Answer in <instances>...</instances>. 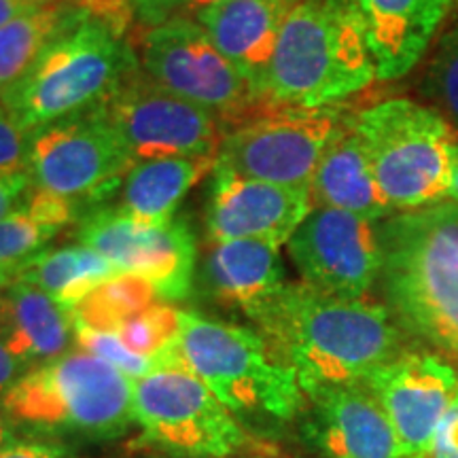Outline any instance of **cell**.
I'll return each mask as SVG.
<instances>
[{
	"instance_id": "cell-31",
	"label": "cell",
	"mask_w": 458,
	"mask_h": 458,
	"mask_svg": "<svg viewBox=\"0 0 458 458\" xmlns=\"http://www.w3.org/2000/svg\"><path fill=\"white\" fill-rule=\"evenodd\" d=\"M32 131L21 128L15 114L0 100V176L28 172Z\"/></svg>"
},
{
	"instance_id": "cell-12",
	"label": "cell",
	"mask_w": 458,
	"mask_h": 458,
	"mask_svg": "<svg viewBox=\"0 0 458 458\" xmlns=\"http://www.w3.org/2000/svg\"><path fill=\"white\" fill-rule=\"evenodd\" d=\"M72 236L114 266L151 283L157 300H187L198 270V240L185 219L162 225L128 216L117 206L89 210L74 225Z\"/></svg>"
},
{
	"instance_id": "cell-29",
	"label": "cell",
	"mask_w": 458,
	"mask_h": 458,
	"mask_svg": "<svg viewBox=\"0 0 458 458\" xmlns=\"http://www.w3.org/2000/svg\"><path fill=\"white\" fill-rule=\"evenodd\" d=\"M427 94L458 123V20L439 34L437 45L428 62Z\"/></svg>"
},
{
	"instance_id": "cell-8",
	"label": "cell",
	"mask_w": 458,
	"mask_h": 458,
	"mask_svg": "<svg viewBox=\"0 0 458 458\" xmlns=\"http://www.w3.org/2000/svg\"><path fill=\"white\" fill-rule=\"evenodd\" d=\"M139 64L164 89L208 108L229 125L270 105L233 68L196 17L176 15L157 26H139L130 34Z\"/></svg>"
},
{
	"instance_id": "cell-2",
	"label": "cell",
	"mask_w": 458,
	"mask_h": 458,
	"mask_svg": "<svg viewBox=\"0 0 458 458\" xmlns=\"http://www.w3.org/2000/svg\"><path fill=\"white\" fill-rule=\"evenodd\" d=\"M377 233L393 312L411 334L458 357V204L391 215Z\"/></svg>"
},
{
	"instance_id": "cell-38",
	"label": "cell",
	"mask_w": 458,
	"mask_h": 458,
	"mask_svg": "<svg viewBox=\"0 0 458 458\" xmlns=\"http://www.w3.org/2000/svg\"><path fill=\"white\" fill-rule=\"evenodd\" d=\"M216 3H223V0H182L181 15L193 17L198 13V11H202L206 7H210V4H216Z\"/></svg>"
},
{
	"instance_id": "cell-30",
	"label": "cell",
	"mask_w": 458,
	"mask_h": 458,
	"mask_svg": "<svg viewBox=\"0 0 458 458\" xmlns=\"http://www.w3.org/2000/svg\"><path fill=\"white\" fill-rule=\"evenodd\" d=\"M72 327H74V344H77L79 351H85L94 357L106 360L108 365L117 368L123 376H128L130 380H139V377L151 374V371L159 369L157 363L148 357H140V354L131 352L128 346L122 342L114 331H102L89 325L81 323L72 317Z\"/></svg>"
},
{
	"instance_id": "cell-37",
	"label": "cell",
	"mask_w": 458,
	"mask_h": 458,
	"mask_svg": "<svg viewBox=\"0 0 458 458\" xmlns=\"http://www.w3.org/2000/svg\"><path fill=\"white\" fill-rule=\"evenodd\" d=\"M15 433L17 428L13 425V420H11L7 405H4V394H0V448L13 442Z\"/></svg>"
},
{
	"instance_id": "cell-17",
	"label": "cell",
	"mask_w": 458,
	"mask_h": 458,
	"mask_svg": "<svg viewBox=\"0 0 458 458\" xmlns=\"http://www.w3.org/2000/svg\"><path fill=\"white\" fill-rule=\"evenodd\" d=\"M377 79H399L418 64L454 0H352Z\"/></svg>"
},
{
	"instance_id": "cell-27",
	"label": "cell",
	"mask_w": 458,
	"mask_h": 458,
	"mask_svg": "<svg viewBox=\"0 0 458 458\" xmlns=\"http://www.w3.org/2000/svg\"><path fill=\"white\" fill-rule=\"evenodd\" d=\"M156 301L157 293L148 280L134 274H117L85 297L71 314L89 327L117 331L130 317Z\"/></svg>"
},
{
	"instance_id": "cell-35",
	"label": "cell",
	"mask_w": 458,
	"mask_h": 458,
	"mask_svg": "<svg viewBox=\"0 0 458 458\" xmlns=\"http://www.w3.org/2000/svg\"><path fill=\"white\" fill-rule=\"evenodd\" d=\"M26 371V365L4 346L3 340H0V394L7 393Z\"/></svg>"
},
{
	"instance_id": "cell-7",
	"label": "cell",
	"mask_w": 458,
	"mask_h": 458,
	"mask_svg": "<svg viewBox=\"0 0 458 458\" xmlns=\"http://www.w3.org/2000/svg\"><path fill=\"white\" fill-rule=\"evenodd\" d=\"M179 351L182 365L233 414L291 418L303 405L297 374L259 331L181 310Z\"/></svg>"
},
{
	"instance_id": "cell-10",
	"label": "cell",
	"mask_w": 458,
	"mask_h": 458,
	"mask_svg": "<svg viewBox=\"0 0 458 458\" xmlns=\"http://www.w3.org/2000/svg\"><path fill=\"white\" fill-rule=\"evenodd\" d=\"M352 119L346 108L337 105L317 108L266 105L227 131L216 156V168L244 179L310 187L323 153Z\"/></svg>"
},
{
	"instance_id": "cell-26",
	"label": "cell",
	"mask_w": 458,
	"mask_h": 458,
	"mask_svg": "<svg viewBox=\"0 0 458 458\" xmlns=\"http://www.w3.org/2000/svg\"><path fill=\"white\" fill-rule=\"evenodd\" d=\"M74 15L72 0L38 3L0 28V96L13 89Z\"/></svg>"
},
{
	"instance_id": "cell-9",
	"label": "cell",
	"mask_w": 458,
	"mask_h": 458,
	"mask_svg": "<svg viewBox=\"0 0 458 458\" xmlns=\"http://www.w3.org/2000/svg\"><path fill=\"white\" fill-rule=\"evenodd\" d=\"M134 164L130 148L98 106L34 131L28 174L32 189L72 204L81 219L117 196Z\"/></svg>"
},
{
	"instance_id": "cell-5",
	"label": "cell",
	"mask_w": 458,
	"mask_h": 458,
	"mask_svg": "<svg viewBox=\"0 0 458 458\" xmlns=\"http://www.w3.org/2000/svg\"><path fill=\"white\" fill-rule=\"evenodd\" d=\"M15 428L47 437L114 439L131 420V380L106 360L68 351L4 393Z\"/></svg>"
},
{
	"instance_id": "cell-24",
	"label": "cell",
	"mask_w": 458,
	"mask_h": 458,
	"mask_svg": "<svg viewBox=\"0 0 458 458\" xmlns=\"http://www.w3.org/2000/svg\"><path fill=\"white\" fill-rule=\"evenodd\" d=\"M117 270L100 253L85 244H68L45 249L17 270V280L37 286L60 306L74 310Z\"/></svg>"
},
{
	"instance_id": "cell-33",
	"label": "cell",
	"mask_w": 458,
	"mask_h": 458,
	"mask_svg": "<svg viewBox=\"0 0 458 458\" xmlns=\"http://www.w3.org/2000/svg\"><path fill=\"white\" fill-rule=\"evenodd\" d=\"M0 458H66V448L54 442L13 439L0 448Z\"/></svg>"
},
{
	"instance_id": "cell-21",
	"label": "cell",
	"mask_w": 458,
	"mask_h": 458,
	"mask_svg": "<svg viewBox=\"0 0 458 458\" xmlns=\"http://www.w3.org/2000/svg\"><path fill=\"white\" fill-rule=\"evenodd\" d=\"M310 193L314 206L337 208L369 221L386 219L394 213L377 187L368 151L354 130V119L320 157Z\"/></svg>"
},
{
	"instance_id": "cell-3",
	"label": "cell",
	"mask_w": 458,
	"mask_h": 458,
	"mask_svg": "<svg viewBox=\"0 0 458 458\" xmlns=\"http://www.w3.org/2000/svg\"><path fill=\"white\" fill-rule=\"evenodd\" d=\"M374 79L352 0H297L280 30L261 96L278 106H329Z\"/></svg>"
},
{
	"instance_id": "cell-32",
	"label": "cell",
	"mask_w": 458,
	"mask_h": 458,
	"mask_svg": "<svg viewBox=\"0 0 458 458\" xmlns=\"http://www.w3.org/2000/svg\"><path fill=\"white\" fill-rule=\"evenodd\" d=\"M32 191V181L28 172H17V174L0 176V219L13 213L17 206L26 202Z\"/></svg>"
},
{
	"instance_id": "cell-41",
	"label": "cell",
	"mask_w": 458,
	"mask_h": 458,
	"mask_svg": "<svg viewBox=\"0 0 458 458\" xmlns=\"http://www.w3.org/2000/svg\"><path fill=\"white\" fill-rule=\"evenodd\" d=\"M43 3H55V0H43Z\"/></svg>"
},
{
	"instance_id": "cell-14",
	"label": "cell",
	"mask_w": 458,
	"mask_h": 458,
	"mask_svg": "<svg viewBox=\"0 0 458 458\" xmlns=\"http://www.w3.org/2000/svg\"><path fill=\"white\" fill-rule=\"evenodd\" d=\"M286 249L301 283L342 300H365L382 272L376 221L337 208L314 206Z\"/></svg>"
},
{
	"instance_id": "cell-34",
	"label": "cell",
	"mask_w": 458,
	"mask_h": 458,
	"mask_svg": "<svg viewBox=\"0 0 458 458\" xmlns=\"http://www.w3.org/2000/svg\"><path fill=\"white\" fill-rule=\"evenodd\" d=\"M136 15L140 17V26L164 24L170 17L181 15L182 0H131Z\"/></svg>"
},
{
	"instance_id": "cell-22",
	"label": "cell",
	"mask_w": 458,
	"mask_h": 458,
	"mask_svg": "<svg viewBox=\"0 0 458 458\" xmlns=\"http://www.w3.org/2000/svg\"><path fill=\"white\" fill-rule=\"evenodd\" d=\"M0 340L28 369L68 352L74 342L72 314L37 286L15 278L3 314Z\"/></svg>"
},
{
	"instance_id": "cell-23",
	"label": "cell",
	"mask_w": 458,
	"mask_h": 458,
	"mask_svg": "<svg viewBox=\"0 0 458 458\" xmlns=\"http://www.w3.org/2000/svg\"><path fill=\"white\" fill-rule=\"evenodd\" d=\"M215 168L216 157L140 159L125 174L114 206L131 219L162 225L174 219L181 199Z\"/></svg>"
},
{
	"instance_id": "cell-13",
	"label": "cell",
	"mask_w": 458,
	"mask_h": 458,
	"mask_svg": "<svg viewBox=\"0 0 458 458\" xmlns=\"http://www.w3.org/2000/svg\"><path fill=\"white\" fill-rule=\"evenodd\" d=\"M136 162L216 157L229 125L219 114L164 89L139 68L102 105Z\"/></svg>"
},
{
	"instance_id": "cell-6",
	"label": "cell",
	"mask_w": 458,
	"mask_h": 458,
	"mask_svg": "<svg viewBox=\"0 0 458 458\" xmlns=\"http://www.w3.org/2000/svg\"><path fill=\"white\" fill-rule=\"evenodd\" d=\"M354 130L394 210L427 208L448 198L458 139L442 113L393 98L360 111Z\"/></svg>"
},
{
	"instance_id": "cell-19",
	"label": "cell",
	"mask_w": 458,
	"mask_h": 458,
	"mask_svg": "<svg viewBox=\"0 0 458 458\" xmlns=\"http://www.w3.org/2000/svg\"><path fill=\"white\" fill-rule=\"evenodd\" d=\"M278 249L266 240L208 242L199 283L216 303L238 308L255 320L286 286Z\"/></svg>"
},
{
	"instance_id": "cell-20",
	"label": "cell",
	"mask_w": 458,
	"mask_h": 458,
	"mask_svg": "<svg viewBox=\"0 0 458 458\" xmlns=\"http://www.w3.org/2000/svg\"><path fill=\"white\" fill-rule=\"evenodd\" d=\"M318 408L320 437L335 458H405L397 433L363 382L318 386L308 393Z\"/></svg>"
},
{
	"instance_id": "cell-25",
	"label": "cell",
	"mask_w": 458,
	"mask_h": 458,
	"mask_svg": "<svg viewBox=\"0 0 458 458\" xmlns=\"http://www.w3.org/2000/svg\"><path fill=\"white\" fill-rule=\"evenodd\" d=\"M77 221L79 213L72 204L32 189L24 204L0 219V270L17 274L28 259L47 249L57 233L77 225Z\"/></svg>"
},
{
	"instance_id": "cell-11",
	"label": "cell",
	"mask_w": 458,
	"mask_h": 458,
	"mask_svg": "<svg viewBox=\"0 0 458 458\" xmlns=\"http://www.w3.org/2000/svg\"><path fill=\"white\" fill-rule=\"evenodd\" d=\"M131 420L147 444L182 456L223 458L246 444L233 411L187 368L131 380Z\"/></svg>"
},
{
	"instance_id": "cell-28",
	"label": "cell",
	"mask_w": 458,
	"mask_h": 458,
	"mask_svg": "<svg viewBox=\"0 0 458 458\" xmlns=\"http://www.w3.org/2000/svg\"><path fill=\"white\" fill-rule=\"evenodd\" d=\"M131 352L148 357L164 368H185L179 351L181 310L165 301H156L130 317L114 331Z\"/></svg>"
},
{
	"instance_id": "cell-40",
	"label": "cell",
	"mask_w": 458,
	"mask_h": 458,
	"mask_svg": "<svg viewBox=\"0 0 458 458\" xmlns=\"http://www.w3.org/2000/svg\"><path fill=\"white\" fill-rule=\"evenodd\" d=\"M448 198H450V202L458 204V148H456V157H454V170H452V182H450Z\"/></svg>"
},
{
	"instance_id": "cell-39",
	"label": "cell",
	"mask_w": 458,
	"mask_h": 458,
	"mask_svg": "<svg viewBox=\"0 0 458 458\" xmlns=\"http://www.w3.org/2000/svg\"><path fill=\"white\" fill-rule=\"evenodd\" d=\"M17 274L13 270H0V314H3L4 308V300H7V293L11 289V284L15 283Z\"/></svg>"
},
{
	"instance_id": "cell-4",
	"label": "cell",
	"mask_w": 458,
	"mask_h": 458,
	"mask_svg": "<svg viewBox=\"0 0 458 458\" xmlns=\"http://www.w3.org/2000/svg\"><path fill=\"white\" fill-rule=\"evenodd\" d=\"M139 68L130 37L91 20L74 4L64 30L0 100L21 128L34 134L60 119L102 106Z\"/></svg>"
},
{
	"instance_id": "cell-1",
	"label": "cell",
	"mask_w": 458,
	"mask_h": 458,
	"mask_svg": "<svg viewBox=\"0 0 458 458\" xmlns=\"http://www.w3.org/2000/svg\"><path fill=\"white\" fill-rule=\"evenodd\" d=\"M255 323L306 394L363 382L401 354L399 331L385 306L320 293L306 283L286 284Z\"/></svg>"
},
{
	"instance_id": "cell-36",
	"label": "cell",
	"mask_w": 458,
	"mask_h": 458,
	"mask_svg": "<svg viewBox=\"0 0 458 458\" xmlns=\"http://www.w3.org/2000/svg\"><path fill=\"white\" fill-rule=\"evenodd\" d=\"M38 3H43V0H0V28L26 13L28 9L37 7Z\"/></svg>"
},
{
	"instance_id": "cell-15",
	"label": "cell",
	"mask_w": 458,
	"mask_h": 458,
	"mask_svg": "<svg viewBox=\"0 0 458 458\" xmlns=\"http://www.w3.org/2000/svg\"><path fill=\"white\" fill-rule=\"evenodd\" d=\"M363 385L391 420L405 458L431 454L439 425L458 394L456 371L433 354L401 352L371 371Z\"/></svg>"
},
{
	"instance_id": "cell-18",
	"label": "cell",
	"mask_w": 458,
	"mask_h": 458,
	"mask_svg": "<svg viewBox=\"0 0 458 458\" xmlns=\"http://www.w3.org/2000/svg\"><path fill=\"white\" fill-rule=\"evenodd\" d=\"M295 3L297 0H223L198 11L193 17L221 55L261 96L280 30Z\"/></svg>"
},
{
	"instance_id": "cell-16",
	"label": "cell",
	"mask_w": 458,
	"mask_h": 458,
	"mask_svg": "<svg viewBox=\"0 0 458 458\" xmlns=\"http://www.w3.org/2000/svg\"><path fill=\"white\" fill-rule=\"evenodd\" d=\"M314 208L310 187H289L215 168L204 208L208 242L266 240L283 246Z\"/></svg>"
}]
</instances>
